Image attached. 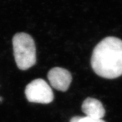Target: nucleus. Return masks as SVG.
<instances>
[{
	"instance_id": "f257e3e1",
	"label": "nucleus",
	"mask_w": 122,
	"mask_h": 122,
	"mask_svg": "<svg viewBox=\"0 0 122 122\" xmlns=\"http://www.w3.org/2000/svg\"><path fill=\"white\" fill-rule=\"evenodd\" d=\"M94 72L103 78L112 79L122 75V40L107 37L96 45L91 58Z\"/></svg>"
},
{
	"instance_id": "f03ea898",
	"label": "nucleus",
	"mask_w": 122,
	"mask_h": 122,
	"mask_svg": "<svg viewBox=\"0 0 122 122\" xmlns=\"http://www.w3.org/2000/svg\"><path fill=\"white\" fill-rule=\"evenodd\" d=\"M13 45L15 61L19 69L27 70L36 64V46L30 35L16 33L13 38Z\"/></svg>"
},
{
	"instance_id": "7ed1b4c3",
	"label": "nucleus",
	"mask_w": 122,
	"mask_h": 122,
	"mask_svg": "<svg viewBox=\"0 0 122 122\" xmlns=\"http://www.w3.org/2000/svg\"><path fill=\"white\" fill-rule=\"evenodd\" d=\"M25 94L30 102L48 104L54 100V94L50 85L42 79L32 81L26 86Z\"/></svg>"
},
{
	"instance_id": "20e7f679",
	"label": "nucleus",
	"mask_w": 122,
	"mask_h": 122,
	"mask_svg": "<svg viewBox=\"0 0 122 122\" xmlns=\"http://www.w3.org/2000/svg\"><path fill=\"white\" fill-rule=\"evenodd\" d=\"M48 79L50 85L58 91L66 92L69 88L72 76L68 70L61 67H54L49 71Z\"/></svg>"
},
{
	"instance_id": "39448f33",
	"label": "nucleus",
	"mask_w": 122,
	"mask_h": 122,
	"mask_svg": "<svg viewBox=\"0 0 122 122\" xmlns=\"http://www.w3.org/2000/svg\"><path fill=\"white\" fill-rule=\"evenodd\" d=\"M82 111L86 117L94 119H102L105 115V110L100 101L89 97L84 101Z\"/></svg>"
},
{
	"instance_id": "423d86ee",
	"label": "nucleus",
	"mask_w": 122,
	"mask_h": 122,
	"mask_svg": "<svg viewBox=\"0 0 122 122\" xmlns=\"http://www.w3.org/2000/svg\"><path fill=\"white\" fill-rule=\"evenodd\" d=\"M70 122H106L102 119H94L88 117L76 116L71 119Z\"/></svg>"
},
{
	"instance_id": "0eeeda50",
	"label": "nucleus",
	"mask_w": 122,
	"mask_h": 122,
	"mask_svg": "<svg viewBox=\"0 0 122 122\" xmlns=\"http://www.w3.org/2000/svg\"><path fill=\"white\" fill-rule=\"evenodd\" d=\"M2 101H3V98H2V97H0V103H1V102H2Z\"/></svg>"
}]
</instances>
